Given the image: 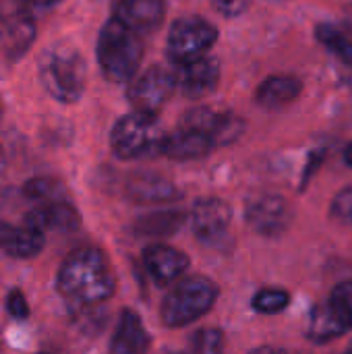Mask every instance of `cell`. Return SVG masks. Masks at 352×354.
Listing matches in <instances>:
<instances>
[{
	"label": "cell",
	"instance_id": "obj_6",
	"mask_svg": "<svg viewBox=\"0 0 352 354\" xmlns=\"http://www.w3.org/2000/svg\"><path fill=\"white\" fill-rule=\"evenodd\" d=\"M218 41V29L201 17H180L172 21L166 37V58L174 66L203 58Z\"/></svg>",
	"mask_w": 352,
	"mask_h": 354
},
{
	"label": "cell",
	"instance_id": "obj_34",
	"mask_svg": "<svg viewBox=\"0 0 352 354\" xmlns=\"http://www.w3.org/2000/svg\"><path fill=\"white\" fill-rule=\"evenodd\" d=\"M344 160H346V164L352 168V143L344 149Z\"/></svg>",
	"mask_w": 352,
	"mask_h": 354
},
{
	"label": "cell",
	"instance_id": "obj_13",
	"mask_svg": "<svg viewBox=\"0 0 352 354\" xmlns=\"http://www.w3.org/2000/svg\"><path fill=\"white\" fill-rule=\"evenodd\" d=\"M143 266L158 286H168L189 270V257L170 245L156 243L143 251Z\"/></svg>",
	"mask_w": 352,
	"mask_h": 354
},
{
	"label": "cell",
	"instance_id": "obj_17",
	"mask_svg": "<svg viewBox=\"0 0 352 354\" xmlns=\"http://www.w3.org/2000/svg\"><path fill=\"white\" fill-rule=\"evenodd\" d=\"M149 348L151 336L147 334L141 317L135 311L124 309L110 340V354H147Z\"/></svg>",
	"mask_w": 352,
	"mask_h": 354
},
{
	"label": "cell",
	"instance_id": "obj_19",
	"mask_svg": "<svg viewBox=\"0 0 352 354\" xmlns=\"http://www.w3.org/2000/svg\"><path fill=\"white\" fill-rule=\"evenodd\" d=\"M0 249L15 259H31L44 249V232L31 226H12L0 220Z\"/></svg>",
	"mask_w": 352,
	"mask_h": 354
},
{
	"label": "cell",
	"instance_id": "obj_30",
	"mask_svg": "<svg viewBox=\"0 0 352 354\" xmlns=\"http://www.w3.org/2000/svg\"><path fill=\"white\" fill-rule=\"evenodd\" d=\"M60 0H19L21 4V10L29 12L31 17L33 15H39V12H46L50 8H54Z\"/></svg>",
	"mask_w": 352,
	"mask_h": 354
},
{
	"label": "cell",
	"instance_id": "obj_33",
	"mask_svg": "<svg viewBox=\"0 0 352 354\" xmlns=\"http://www.w3.org/2000/svg\"><path fill=\"white\" fill-rule=\"evenodd\" d=\"M344 23H346V27L352 31V4H349L344 8Z\"/></svg>",
	"mask_w": 352,
	"mask_h": 354
},
{
	"label": "cell",
	"instance_id": "obj_8",
	"mask_svg": "<svg viewBox=\"0 0 352 354\" xmlns=\"http://www.w3.org/2000/svg\"><path fill=\"white\" fill-rule=\"evenodd\" d=\"M293 205L278 193H259L247 199L245 220L261 236H280L293 224Z\"/></svg>",
	"mask_w": 352,
	"mask_h": 354
},
{
	"label": "cell",
	"instance_id": "obj_15",
	"mask_svg": "<svg viewBox=\"0 0 352 354\" xmlns=\"http://www.w3.org/2000/svg\"><path fill=\"white\" fill-rule=\"evenodd\" d=\"M25 224L31 228H37L41 232H46V230L73 232L81 226V216L71 201L56 199V201L37 203L31 212H27Z\"/></svg>",
	"mask_w": 352,
	"mask_h": 354
},
{
	"label": "cell",
	"instance_id": "obj_11",
	"mask_svg": "<svg viewBox=\"0 0 352 354\" xmlns=\"http://www.w3.org/2000/svg\"><path fill=\"white\" fill-rule=\"evenodd\" d=\"M352 330V313L334 297L311 311L307 336L315 344H326Z\"/></svg>",
	"mask_w": 352,
	"mask_h": 354
},
{
	"label": "cell",
	"instance_id": "obj_27",
	"mask_svg": "<svg viewBox=\"0 0 352 354\" xmlns=\"http://www.w3.org/2000/svg\"><path fill=\"white\" fill-rule=\"evenodd\" d=\"M330 214L336 222L352 226V185L344 187L342 191H338V195L332 199V207Z\"/></svg>",
	"mask_w": 352,
	"mask_h": 354
},
{
	"label": "cell",
	"instance_id": "obj_12",
	"mask_svg": "<svg viewBox=\"0 0 352 354\" xmlns=\"http://www.w3.org/2000/svg\"><path fill=\"white\" fill-rule=\"evenodd\" d=\"M220 83V62L214 58H199L176 71V89L189 100H201L210 95Z\"/></svg>",
	"mask_w": 352,
	"mask_h": 354
},
{
	"label": "cell",
	"instance_id": "obj_28",
	"mask_svg": "<svg viewBox=\"0 0 352 354\" xmlns=\"http://www.w3.org/2000/svg\"><path fill=\"white\" fill-rule=\"evenodd\" d=\"M6 311L17 322H23L29 317V305H27V299L23 297L21 290H10L6 295Z\"/></svg>",
	"mask_w": 352,
	"mask_h": 354
},
{
	"label": "cell",
	"instance_id": "obj_7",
	"mask_svg": "<svg viewBox=\"0 0 352 354\" xmlns=\"http://www.w3.org/2000/svg\"><path fill=\"white\" fill-rule=\"evenodd\" d=\"M176 89V73L156 64L135 77L129 85L127 97L137 112L158 114Z\"/></svg>",
	"mask_w": 352,
	"mask_h": 354
},
{
	"label": "cell",
	"instance_id": "obj_20",
	"mask_svg": "<svg viewBox=\"0 0 352 354\" xmlns=\"http://www.w3.org/2000/svg\"><path fill=\"white\" fill-rule=\"evenodd\" d=\"M303 91V83L290 75H272L257 87L255 100L263 110H282L290 106Z\"/></svg>",
	"mask_w": 352,
	"mask_h": 354
},
{
	"label": "cell",
	"instance_id": "obj_31",
	"mask_svg": "<svg viewBox=\"0 0 352 354\" xmlns=\"http://www.w3.org/2000/svg\"><path fill=\"white\" fill-rule=\"evenodd\" d=\"M332 297L336 299V301H340L349 311L352 313V280H346V282H340L336 288H334V292H332Z\"/></svg>",
	"mask_w": 352,
	"mask_h": 354
},
{
	"label": "cell",
	"instance_id": "obj_23",
	"mask_svg": "<svg viewBox=\"0 0 352 354\" xmlns=\"http://www.w3.org/2000/svg\"><path fill=\"white\" fill-rule=\"evenodd\" d=\"M315 39L346 68H352V37H349L344 31L336 29L330 23H319L315 27Z\"/></svg>",
	"mask_w": 352,
	"mask_h": 354
},
{
	"label": "cell",
	"instance_id": "obj_21",
	"mask_svg": "<svg viewBox=\"0 0 352 354\" xmlns=\"http://www.w3.org/2000/svg\"><path fill=\"white\" fill-rule=\"evenodd\" d=\"M33 37H35V27L29 12L19 10L0 21V41L8 58H19L31 46Z\"/></svg>",
	"mask_w": 352,
	"mask_h": 354
},
{
	"label": "cell",
	"instance_id": "obj_22",
	"mask_svg": "<svg viewBox=\"0 0 352 354\" xmlns=\"http://www.w3.org/2000/svg\"><path fill=\"white\" fill-rule=\"evenodd\" d=\"M187 222V214L180 209H160L141 216L135 220L133 230L139 236H154V239H164L176 234Z\"/></svg>",
	"mask_w": 352,
	"mask_h": 354
},
{
	"label": "cell",
	"instance_id": "obj_5",
	"mask_svg": "<svg viewBox=\"0 0 352 354\" xmlns=\"http://www.w3.org/2000/svg\"><path fill=\"white\" fill-rule=\"evenodd\" d=\"M164 133L154 114L137 112L124 114L116 120L110 133V147L118 160H143L160 153Z\"/></svg>",
	"mask_w": 352,
	"mask_h": 354
},
{
	"label": "cell",
	"instance_id": "obj_29",
	"mask_svg": "<svg viewBox=\"0 0 352 354\" xmlns=\"http://www.w3.org/2000/svg\"><path fill=\"white\" fill-rule=\"evenodd\" d=\"M214 8L222 12L224 17L234 19L249 8V2L247 0H214Z\"/></svg>",
	"mask_w": 352,
	"mask_h": 354
},
{
	"label": "cell",
	"instance_id": "obj_2",
	"mask_svg": "<svg viewBox=\"0 0 352 354\" xmlns=\"http://www.w3.org/2000/svg\"><path fill=\"white\" fill-rule=\"evenodd\" d=\"M95 56L110 83H131L143 60V41L139 33L112 17L98 35Z\"/></svg>",
	"mask_w": 352,
	"mask_h": 354
},
{
	"label": "cell",
	"instance_id": "obj_4",
	"mask_svg": "<svg viewBox=\"0 0 352 354\" xmlns=\"http://www.w3.org/2000/svg\"><path fill=\"white\" fill-rule=\"evenodd\" d=\"M220 290L205 276H187L164 299L160 315L168 328H185L201 319L214 307Z\"/></svg>",
	"mask_w": 352,
	"mask_h": 354
},
{
	"label": "cell",
	"instance_id": "obj_26",
	"mask_svg": "<svg viewBox=\"0 0 352 354\" xmlns=\"http://www.w3.org/2000/svg\"><path fill=\"white\" fill-rule=\"evenodd\" d=\"M195 354H224V334L216 328H203L193 336Z\"/></svg>",
	"mask_w": 352,
	"mask_h": 354
},
{
	"label": "cell",
	"instance_id": "obj_25",
	"mask_svg": "<svg viewBox=\"0 0 352 354\" xmlns=\"http://www.w3.org/2000/svg\"><path fill=\"white\" fill-rule=\"evenodd\" d=\"M290 305V295L282 288H263L253 297V309L263 315L282 313Z\"/></svg>",
	"mask_w": 352,
	"mask_h": 354
},
{
	"label": "cell",
	"instance_id": "obj_1",
	"mask_svg": "<svg viewBox=\"0 0 352 354\" xmlns=\"http://www.w3.org/2000/svg\"><path fill=\"white\" fill-rule=\"evenodd\" d=\"M58 292L81 305L108 301L116 290V280L106 255L95 247L73 251L60 266L56 276Z\"/></svg>",
	"mask_w": 352,
	"mask_h": 354
},
{
	"label": "cell",
	"instance_id": "obj_16",
	"mask_svg": "<svg viewBox=\"0 0 352 354\" xmlns=\"http://www.w3.org/2000/svg\"><path fill=\"white\" fill-rule=\"evenodd\" d=\"M214 141L191 127H180L174 133L164 135L162 145H160V153L170 158V160H178V162H187V160H199L205 158L212 149H214Z\"/></svg>",
	"mask_w": 352,
	"mask_h": 354
},
{
	"label": "cell",
	"instance_id": "obj_9",
	"mask_svg": "<svg viewBox=\"0 0 352 354\" xmlns=\"http://www.w3.org/2000/svg\"><path fill=\"white\" fill-rule=\"evenodd\" d=\"M180 127H191L205 133L214 145H230L245 133V120L232 112H222L214 108H193L183 114Z\"/></svg>",
	"mask_w": 352,
	"mask_h": 354
},
{
	"label": "cell",
	"instance_id": "obj_10",
	"mask_svg": "<svg viewBox=\"0 0 352 354\" xmlns=\"http://www.w3.org/2000/svg\"><path fill=\"white\" fill-rule=\"evenodd\" d=\"M230 218H232V214H230V207L226 201H222L218 197L199 199L191 212L193 234L197 236L199 243L218 245L228 232Z\"/></svg>",
	"mask_w": 352,
	"mask_h": 354
},
{
	"label": "cell",
	"instance_id": "obj_32",
	"mask_svg": "<svg viewBox=\"0 0 352 354\" xmlns=\"http://www.w3.org/2000/svg\"><path fill=\"white\" fill-rule=\"evenodd\" d=\"M249 354H282V353H280V351H276V348H270V346H261V348L251 351Z\"/></svg>",
	"mask_w": 352,
	"mask_h": 354
},
{
	"label": "cell",
	"instance_id": "obj_3",
	"mask_svg": "<svg viewBox=\"0 0 352 354\" xmlns=\"http://www.w3.org/2000/svg\"><path fill=\"white\" fill-rule=\"evenodd\" d=\"M39 79L44 89L60 104L81 100L87 83V64L79 50L71 46H54L39 58Z\"/></svg>",
	"mask_w": 352,
	"mask_h": 354
},
{
	"label": "cell",
	"instance_id": "obj_18",
	"mask_svg": "<svg viewBox=\"0 0 352 354\" xmlns=\"http://www.w3.org/2000/svg\"><path fill=\"white\" fill-rule=\"evenodd\" d=\"M127 195L137 203H168L180 197V191L164 176L137 172L127 180Z\"/></svg>",
	"mask_w": 352,
	"mask_h": 354
},
{
	"label": "cell",
	"instance_id": "obj_36",
	"mask_svg": "<svg viewBox=\"0 0 352 354\" xmlns=\"http://www.w3.org/2000/svg\"><path fill=\"white\" fill-rule=\"evenodd\" d=\"M170 354H183V353H170Z\"/></svg>",
	"mask_w": 352,
	"mask_h": 354
},
{
	"label": "cell",
	"instance_id": "obj_35",
	"mask_svg": "<svg viewBox=\"0 0 352 354\" xmlns=\"http://www.w3.org/2000/svg\"><path fill=\"white\" fill-rule=\"evenodd\" d=\"M344 354H352V346H351V348H349V351H346V353H344Z\"/></svg>",
	"mask_w": 352,
	"mask_h": 354
},
{
	"label": "cell",
	"instance_id": "obj_14",
	"mask_svg": "<svg viewBox=\"0 0 352 354\" xmlns=\"http://www.w3.org/2000/svg\"><path fill=\"white\" fill-rule=\"evenodd\" d=\"M112 12L114 19L141 35L151 33L162 25L166 4L164 0H114Z\"/></svg>",
	"mask_w": 352,
	"mask_h": 354
},
{
	"label": "cell",
	"instance_id": "obj_24",
	"mask_svg": "<svg viewBox=\"0 0 352 354\" xmlns=\"http://www.w3.org/2000/svg\"><path fill=\"white\" fill-rule=\"evenodd\" d=\"M23 193L25 197L37 201V203H46V201H56V199H64V189L58 180L54 178H46V176H39V178H31L25 183L23 187Z\"/></svg>",
	"mask_w": 352,
	"mask_h": 354
}]
</instances>
